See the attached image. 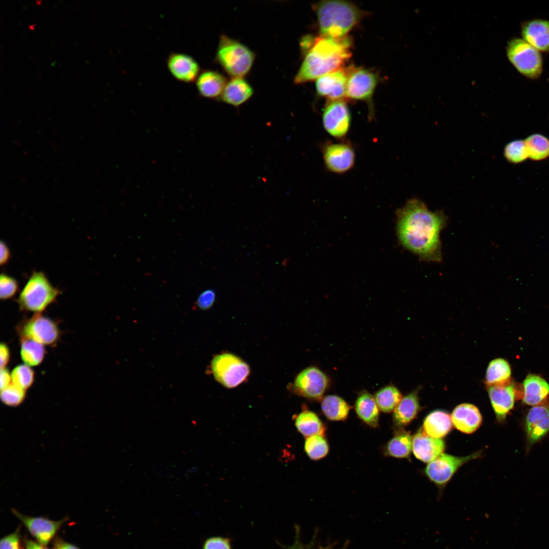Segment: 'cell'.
Listing matches in <instances>:
<instances>
[{"label": "cell", "mask_w": 549, "mask_h": 549, "mask_svg": "<svg viewBox=\"0 0 549 549\" xmlns=\"http://www.w3.org/2000/svg\"><path fill=\"white\" fill-rule=\"evenodd\" d=\"M313 8L320 35L334 38L347 36L365 14L356 5L345 1H321Z\"/></svg>", "instance_id": "cell-3"}, {"label": "cell", "mask_w": 549, "mask_h": 549, "mask_svg": "<svg viewBox=\"0 0 549 549\" xmlns=\"http://www.w3.org/2000/svg\"><path fill=\"white\" fill-rule=\"evenodd\" d=\"M0 246V263L1 265H4L8 262L11 257V253L9 248L5 242L2 241Z\"/></svg>", "instance_id": "cell-46"}, {"label": "cell", "mask_w": 549, "mask_h": 549, "mask_svg": "<svg viewBox=\"0 0 549 549\" xmlns=\"http://www.w3.org/2000/svg\"><path fill=\"white\" fill-rule=\"evenodd\" d=\"M526 430L528 441L534 443L549 431V408L539 405L532 407L526 419Z\"/></svg>", "instance_id": "cell-20"}, {"label": "cell", "mask_w": 549, "mask_h": 549, "mask_svg": "<svg viewBox=\"0 0 549 549\" xmlns=\"http://www.w3.org/2000/svg\"><path fill=\"white\" fill-rule=\"evenodd\" d=\"M323 157L325 166L329 171L341 174L353 167L355 154L352 146L348 143H329L323 148Z\"/></svg>", "instance_id": "cell-14"}, {"label": "cell", "mask_w": 549, "mask_h": 549, "mask_svg": "<svg viewBox=\"0 0 549 549\" xmlns=\"http://www.w3.org/2000/svg\"><path fill=\"white\" fill-rule=\"evenodd\" d=\"M288 549H311L309 546L302 544L298 540H296L294 544ZM319 549H330L329 547H320Z\"/></svg>", "instance_id": "cell-48"}, {"label": "cell", "mask_w": 549, "mask_h": 549, "mask_svg": "<svg viewBox=\"0 0 549 549\" xmlns=\"http://www.w3.org/2000/svg\"><path fill=\"white\" fill-rule=\"evenodd\" d=\"M346 98L370 102L377 85L376 73L362 67L348 68Z\"/></svg>", "instance_id": "cell-10"}, {"label": "cell", "mask_w": 549, "mask_h": 549, "mask_svg": "<svg viewBox=\"0 0 549 549\" xmlns=\"http://www.w3.org/2000/svg\"><path fill=\"white\" fill-rule=\"evenodd\" d=\"M524 402L529 405H536L541 403L549 393V385L541 377L533 374L528 375L523 383Z\"/></svg>", "instance_id": "cell-27"}, {"label": "cell", "mask_w": 549, "mask_h": 549, "mask_svg": "<svg viewBox=\"0 0 549 549\" xmlns=\"http://www.w3.org/2000/svg\"><path fill=\"white\" fill-rule=\"evenodd\" d=\"M412 438L410 433L399 431L386 444L385 454L396 458H409L412 449Z\"/></svg>", "instance_id": "cell-31"}, {"label": "cell", "mask_w": 549, "mask_h": 549, "mask_svg": "<svg viewBox=\"0 0 549 549\" xmlns=\"http://www.w3.org/2000/svg\"><path fill=\"white\" fill-rule=\"evenodd\" d=\"M203 549H231L229 540L225 538L214 537L207 539Z\"/></svg>", "instance_id": "cell-41"}, {"label": "cell", "mask_w": 549, "mask_h": 549, "mask_svg": "<svg viewBox=\"0 0 549 549\" xmlns=\"http://www.w3.org/2000/svg\"><path fill=\"white\" fill-rule=\"evenodd\" d=\"M59 294L44 273L35 271L21 290L17 302L21 310L41 313L56 301Z\"/></svg>", "instance_id": "cell-5"}, {"label": "cell", "mask_w": 549, "mask_h": 549, "mask_svg": "<svg viewBox=\"0 0 549 549\" xmlns=\"http://www.w3.org/2000/svg\"><path fill=\"white\" fill-rule=\"evenodd\" d=\"M446 224L441 211H432L420 200H409L397 212L396 230L402 245L423 260H442L440 233Z\"/></svg>", "instance_id": "cell-1"}, {"label": "cell", "mask_w": 549, "mask_h": 549, "mask_svg": "<svg viewBox=\"0 0 549 549\" xmlns=\"http://www.w3.org/2000/svg\"><path fill=\"white\" fill-rule=\"evenodd\" d=\"M226 78L218 71L207 70L201 72L196 80L200 96L209 99H218L227 83Z\"/></svg>", "instance_id": "cell-23"}, {"label": "cell", "mask_w": 549, "mask_h": 549, "mask_svg": "<svg viewBox=\"0 0 549 549\" xmlns=\"http://www.w3.org/2000/svg\"><path fill=\"white\" fill-rule=\"evenodd\" d=\"M418 392V389H416L404 396L393 410L392 419L396 426L410 423L420 411Z\"/></svg>", "instance_id": "cell-24"}, {"label": "cell", "mask_w": 549, "mask_h": 549, "mask_svg": "<svg viewBox=\"0 0 549 549\" xmlns=\"http://www.w3.org/2000/svg\"><path fill=\"white\" fill-rule=\"evenodd\" d=\"M321 400L322 411L328 419L343 421L347 418L351 407L343 399L336 395H328Z\"/></svg>", "instance_id": "cell-29"}, {"label": "cell", "mask_w": 549, "mask_h": 549, "mask_svg": "<svg viewBox=\"0 0 549 549\" xmlns=\"http://www.w3.org/2000/svg\"><path fill=\"white\" fill-rule=\"evenodd\" d=\"M11 374L12 383L25 390L31 387L34 382V371L24 363L15 367Z\"/></svg>", "instance_id": "cell-37"}, {"label": "cell", "mask_w": 549, "mask_h": 549, "mask_svg": "<svg viewBox=\"0 0 549 549\" xmlns=\"http://www.w3.org/2000/svg\"><path fill=\"white\" fill-rule=\"evenodd\" d=\"M374 398L380 410L389 413L393 411L402 397L401 392L395 386L389 385L379 390L375 393Z\"/></svg>", "instance_id": "cell-34"}, {"label": "cell", "mask_w": 549, "mask_h": 549, "mask_svg": "<svg viewBox=\"0 0 549 549\" xmlns=\"http://www.w3.org/2000/svg\"><path fill=\"white\" fill-rule=\"evenodd\" d=\"M18 290L17 281L12 277L5 273L0 276V297L7 300L13 297Z\"/></svg>", "instance_id": "cell-39"}, {"label": "cell", "mask_w": 549, "mask_h": 549, "mask_svg": "<svg viewBox=\"0 0 549 549\" xmlns=\"http://www.w3.org/2000/svg\"><path fill=\"white\" fill-rule=\"evenodd\" d=\"M351 114L343 100L328 101L322 114L323 126L332 136L341 138L348 132L351 124Z\"/></svg>", "instance_id": "cell-12"}, {"label": "cell", "mask_w": 549, "mask_h": 549, "mask_svg": "<svg viewBox=\"0 0 549 549\" xmlns=\"http://www.w3.org/2000/svg\"><path fill=\"white\" fill-rule=\"evenodd\" d=\"M452 426V422L449 414L444 411L436 410L425 417L422 430L430 437L441 438L450 431Z\"/></svg>", "instance_id": "cell-26"}, {"label": "cell", "mask_w": 549, "mask_h": 549, "mask_svg": "<svg viewBox=\"0 0 549 549\" xmlns=\"http://www.w3.org/2000/svg\"><path fill=\"white\" fill-rule=\"evenodd\" d=\"M253 94L252 86L243 78H232L227 82L218 100L237 107L248 101Z\"/></svg>", "instance_id": "cell-22"}, {"label": "cell", "mask_w": 549, "mask_h": 549, "mask_svg": "<svg viewBox=\"0 0 549 549\" xmlns=\"http://www.w3.org/2000/svg\"><path fill=\"white\" fill-rule=\"evenodd\" d=\"M304 450L310 459L319 460L328 454L329 445L323 435H316L306 438Z\"/></svg>", "instance_id": "cell-35"}, {"label": "cell", "mask_w": 549, "mask_h": 549, "mask_svg": "<svg viewBox=\"0 0 549 549\" xmlns=\"http://www.w3.org/2000/svg\"><path fill=\"white\" fill-rule=\"evenodd\" d=\"M451 418L454 427L466 434H471L476 431L482 420L478 408L467 403L457 406L452 411Z\"/></svg>", "instance_id": "cell-21"}, {"label": "cell", "mask_w": 549, "mask_h": 549, "mask_svg": "<svg viewBox=\"0 0 549 549\" xmlns=\"http://www.w3.org/2000/svg\"><path fill=\"white\" fill-rule=\"evenodd\" d=\"M20 357L24 364L29 367L40 365L43 361L46 350L44 345L34 341L20 339Z\"/></svg>", "instance_id": "cell-32"}, {"label": "cell", "mask_w": 549, "mask_h": 549, "mask_svg": "<svg viewBox=\"0 0 549 549\" xmlns=\"http://www.w3.org/2000/svg\"><path fill=\"white\" fill-rule=\"evenodd\" d=\"M329 384L327 376L315 367H308L295 377L291 387L297 395L312 400H322Z\"/></svg>", "instance_id": "cell-9"}, {"label": "cell", "mask_w": 549, "mask_h": 549, "mask_svg": "<svg viewBox=\"0 0 549 549\" xmlns=\"http://www.w3.org/2000/svg\"><path fill=\"white\" fill-rule=\"evenodd\" d=\"M529 158L539 161L549 157V139L540 134H533L525 140Z\"/></svg>", "instance_id": "cell-33"}, {"label": "cell", "mask_w": 549, "mask_h": 549, "mask_svg": "<svg viewBox=\"0 0 549 549\" xmlns=\"http://www.w3.org/2000/svg\"><path fill=\"white\" fill-rule=\"evenodd\" d=\"M215 293L212 290H207L202 292L197 300L198 307L202 310L210 308L215 302Z\"/></svg>", "instance_id": "cell-42"}, {"label": "cell", "mask_w": 549, "mask_h": 549, "mask_svg": "<svg viewBox=\"0 0 549 549\" xmlns=\"http://www.w3.org/2000/svg\"><path fill=\"white\" fill-rule=\"evenodd\" d=\"M23 542L24 549H48L46 546L27 538H24Z\"/></svg>", "instance_id": "cell-47"}, {"label": "cell", "mask_w": 549, "mask_h": 549, "mask_svg": "<svg viewBox=\"0 0 549 549\" xmlns=\"http://www.w3.org/2000/svg\"><path fill=\"white\" fill-rule=\"evenodd\" d=\"M0 378L1 390L8 386L12 382L11 374L6 368L1 369Z\"/></svg>", "instance_id": "cell-45"}, {"label": "cell", "mask_w": 549, "mask_h": 549, "mask_svg": "<svg viewBox=\"0 0 549 549\" xmlns=\"http://www.w3.org/2000/svg\"><path fill=\"white\" fill-rule=\"evenodd\" d=\"M255 53L248 47L225 34L221 35L215 60L232 78H243L251 71Z\"/></svg>", "instance_id": "cell-4"}, {"label": "cell", "mask_w": 549, "mask_h": 549, "mask_svg": "<svg viewBox=\"0 0 549 549\" xmlns=\"http://www.w3.org/2000/svg\"><path fill=\"white\" fill-rule=\"evenodd\" d=\"M211 370L216 381L227 388L239 386L247 380L250 374L248 363L229 353L216 355L211 362Z\"/></svg>", "instance_id": "cell-7"}, {"label": "cell", "mask_w": 549, "mask_h": 549, "mask_svg": "<svg viewBox=\"0 0 549 549\" xmlns=\"http://www.w3.org/2000/svg\"><path fill=\"white\" fill-rule=\"evenodd\" d=\"M480 455V451L463 457L442 453L429 463L425 468V472L432 481L438 485H443L450 479L461 466Z\"/></svg>", "instance_id": "cell-11"}, {"label": "cell", "mask_w": 549, "mask_h": 549, "mask_svg": "<svg viewBox=\"0 0 549 549\" xmlns=\"http://www.w3.org/2000/svg\"><path fill=\"white\" fill-rule=\"evenodd\" d=\"M486 388L497 419L502 421L513 407L515 399V386L510 381L503 385Z\"/></svg>", "instance_id": "cell-16"}, {"label": "cell", "mask_w": 549, "mask_h": 549, "mask_svg": "<svg viewBox=\"0 0 549 549\" xmlns=\"http://www.w3.org/2000/svg\"><path fill=\"white\" fill-rule=\"evenodd\" d=\"M504 156L508 162L519 164L529 158L525 140L517 139L508 143L504 149Z\"/></svg>", "instance_id": "cell-36"}, {"label": "cell", "mask_w": 549, "mask_h": 549, "mask_svg": "<svg viewBox=\"0 0 549 549\" xmlns=\"http://www.w3.org/2000/svg\"><path fill=\"white\" fill-rule=\"evenodd\" d=\"M21 526H19L13 533L3 537L0 540V549H23L21 543Z\"/></svg>", "instance_id": "cell-40"}, {"label": "cell", "mask_w": 549, "mask_h": 549, "mask_svg": "<svg viewBox=\"0 0 549 549\" xmlns=\"http://www.w3.org/2000/svg\"><path fill=\"white\" fill-rule=\"evenodd\" d=\"M506 54L511 64L526 77L534 79L540 76L543 60L540 51L523 38H514L510 40Z\"/></svg>", "instance_id": "cell-6"}, {"label": "cell", "mask_w": 549, "mask_h": 549, "mask_svg": "<svg viewBox=\"0 0 549 549\" xmlns=\"http://www.w3.org/2000/svg\"><path fill=\"white\" fill-rule=\"evenodd\" d=\"M52 549H80L77 546L68 542L59 537H55L53 542Z\"/></svg>", "instance_id": "cell-44"}, {"label": "cell", "mask_w": 549, "mask_h": 549, "mask_svg": "<svg viewBox=\"0 0 549 549\" xmlns=\"http://www.w3.org/2000/svg\"><path fill=\"white\" fill-rule=\"evenodd\" d=\"M511 369L508 362L501 358L492 360L487 368L484 382L486 387L510 382Z\"/></svg>", "instance_id": "cell-30"}, {"label": "cell", "mask_w": 549, "mask_h": 549, "mask_svg": "<svg viewBox=\"0 0 549 549\" xmlns=\"http://www.w3.org/2000/svg\"><path fill=\"white\" fill-rule=\"evenodd\" d=\"M26 395V390L16 386L12 383L6 387L1 390V398L5 405L16 407L19 405L24 401Z\"/></svg>", "instance_id": "cell-38"}, {"label": "cell", "mask_w": 549, "mask_h": 549, "mask_svg": "<svg viewBox=\"0 0 549 549\" xmlns=\"http://www.w3.org/2000/svg\"><path fill=\"white\" fill-rule=\"evenodd\" d=\"M11 510L36 541L45 546L53 540L63 525L68 520L66 517L58 521H53L42 516L23 515L14 509Z\"/></svg>", "instance_id": "cell-13"}, {"label": "cell", "mask_w": 549, "mask_h": 549, "mask_svg": "<svg viewBox=\"0 0 549 549\" xmlns=\"http://www.w3.org/2000/svg\"><path fill=\"white\" fill-rule=\"evenodd\" d=\"M352 45L348 36L334 38L320 35L314 37L310 47L303 54L294 82L299 84L311 81L343 68L351 56Z\"/></svg>", "instance_id": "cell-2"}, {"label": "cell", "mask_w": 549, "mask_h": 549, "mask_svg": "<svg viewBox=\"0 0 549 549\" xmlns=\"http://www.w3.org/2000/svg\"><path fill=\"white\" fill-rule=\"evenodd\" d=\"M445 444L441 438H435L420 430L412 438V451L415 456L424 462L430 463L441 455Z\"/></svg>", "instance_id": "cell-19"}, {"label": "cell", "mask_w": 549, "mask_h": 549, "mask_svg": "<svg viewBox=\"0 0 549 549\" xmlns=\"http://www.w3.org/2000/svg\"><path fill=\"white\" fill-rule=\"evenodd\" d=\"M295 425L298 431L306 438L316 435H324L325 425L318 416L314 412L304 410L297 415Z\"/></svg>", "instance_id": "cell-28"}, {"label": "cell", "mask_w": 549, "mask_h": 549, "mask_svg": "<svg viewBox=\"0 0 549 549\" xmlns=\"http://www.w3.org/2000/svg\"><path fill=\"white\" fill-rule=\"evenodd\" d=\"M17 329L20 339L31 340L44 346L55 345L60 336L57 323L41 313L24 320Z\"/></svg>", "instance_id": "cell-8"}, {"label": "cell", "mask_w": 549, "mask_h": 549, "mask_svg": "<svg viewBox=\"0 0 549 549\" xmlns=\"http://www.w3.org/2000/svg\"><path fill=\"white\" fill-rule=\"evenodd\" d=\"M348 74V68L343 67L317 78L315 84L317 95L328 101L343 100L346 97Z\"/></svg>", "instance_id": "cell-15"}, {"label": "cell", "mask_w": 549, "mask_h": 549, "mask_svg": "<svg viewBox=\"0 0 549 549\" xmlns=\"http://www.w3.org/2000/svg\"><path fill=\"white\" fill-rule=\"evenodd\" d=\"M355 409L360 419L372 428L378 425L379 408L374 396L367 391L359 394L355 401Z\"/></svg>", "instance_id": "cell-25"}, {"label": "cell", "mask_w": 549, "mask_h": 549, "mask_svg": "<svg viewBox=\"0 0 549 549\" xmlns=\"http://www.w3.org/2000/svg\"><path fill=\"white\" fill-rule=\"evenodd\" d=\"M522 38L539 51L549 52V20L535 19L521 25Z\"/></svg>", "instance_id": "cell-18"}, {"label": "cell", "mask_w": 549, "mask_h": 549, "mask_svg": "<svg viewBox=\"0 0 549 549\" xmlns=\"http://www.w3.org/2000/svg\"><path fill=\"white\" fill-rule=\"evenodd\" d=\"M167 65L173 76L183 82L190 83L196 80L200 73L198 63L186 54H170L167 58Z\"/></svg>", "instance_id": "cell-17"}, {"label": "cell", "mask_w": 549, "mask_h": 549, "mask_svg": "<svg viewBox=\"0 0 549 549\" xmlns=\"http://www.w3.org/2000/svg\"><path fill=\"white\" fill-rule=\"evenodd\" d=\"M10 359V351L9 347L4 343L0 345V366L1 369L6 368Z\"/></svg>", "instance_id": "cell-43"}]
</instances>
